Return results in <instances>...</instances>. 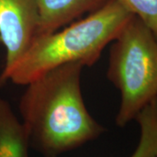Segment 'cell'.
Returning a JSON list of instances; mask_svg holds the SVG:
<instances>
[{"label": "cell", "mask_w": 157, "mask_h": 157, "mask_svg": "<svg viewBox=\"0 0 157 157\" xmlns=\"http://www.w3.org/2000/svg\"><path fill=\"white\" fill-rule=\"evenodd\" d=\"M39 23L37 0H0V41L6 51L0 86L36 38Z\"/></svg>", "instance_id": "277c9868"}, {"label": "cell", "mask_w": 157, "mask_h": 157, "mask_svg": "<svg viewBox=\"0 0 157 157\" xmlns=\"http://www.w3.org/2000/svg\"><path fill=\"white\" fill-rule=\"evenodd\" d=\"M39 23L37 36L51 33L102 6L107 0H37ZM36 36V37H37Z\"/></svg>", "instance_id": "5b68a950"}, {"label": "cell", "mask_w": 157, "mask_h": 157, "mask_svg": "<svg viewBox=\"0 0 157 157\" xmlns=\"http://www.w3.org/2000/svg\"><path fill=\"white\" fill-rule=\"evenodd\" d=\"M133 14L116 0H107L86 17L65 28L37 36L7 74L6 82L26 86L53 68L69 63L92 67Z\"/></svg>", "instance_id": "7a4b0ae2"}, {"label": "cell", "mask_w": 157, "mask_h": 157, "mask_svg": "<svg viewBox=\"0 0 157 157\" xmlns=\"http://www.w3.org/2000/svg\"><path fill=\"white\" fill-rule=\"evenodd\" d=\"M81 63H69L26 85L19 101L30 146L44 157H57L100 137L106 128L86 107Z\"/></svg>", "instance_id": "6da1fadb"}, {"label": "cell", "mask_w": 157, "mask_h": 157, "mask_svg": "<svg viewBox=\"0 0 157 157\" xmlns=\"http://www.w3.org/2000/svg\"><path fill=\"white\" fill-rule=\"evenodd\" d=\"M111 43L107 76L120 91L115 123L124 128L157 97V39L133 15Z\"/></svg>", "instance_id": "3957f363"}, {"label": "cell", "mask_w": 157, "mask_h": 157, "mask_svg": "<svg viewBox=\"0 0 157 157\" xmlns=\"http://www.w3.org/2000/svg\"><path fill=\"white\" fill-rule=\"evenodd\" d=\"M28 135L10 103L0 98V157H29Z\"/></svg>", "instance_id": "8992f818"}, {"label": "cell", "mask_w": 157, "mask_h": 157, "mask_svg": "<svg viewBox=\"0 0 157 157\" xmlns=\"http://www.w3.org/2000/svg\"><path fill=\"white\" fill-rule=\"evenodd\" d=\"M135 120L140 126V140L130 157H155L157 155V97L141 109Z\"/></svg>", "instance_id": "52a82bcc"}, {"label": "cell", "mask_w": 157, "mask_h": 157, "mask_svg": "<svg viewBox=\"0 0 157 157\" xmlns=\"http://www.w3.org/2000/svg\"><path fill=\"white\" fill-rule=\"evenodd\" d=\"M155 157H157V155H156V156H155Z\"/></svg>", "instance_id": "9c48e42d"}, {"label": "cell", "mask_w": 157, "mask_h": 157, "mask_svg": "<svg viewBox=\"0 0 157 157\" xmlns=\"http://www.w3.org/2000/svg\"><path fill=\"white\" fill-rule=\"evenodd\" d=\"M140 18L157 39V0H116Z\"/></svg>", "instance_id": "ba28073f"}]
</instances>
